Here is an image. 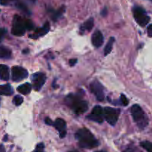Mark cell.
I'll return each mask as SVG.
<instances>
[{
	"label": "cell",
	"mask_w": 152,
	"mask_h": 152,
	"mask_svg": "<svg viewBox=\"0 0 152 152\" xmlns=\"http://www.w3.org/2000/svg\"><path fill=\"white\" fill-rule=\"evenodd\" d=\"M77 62V59H72L69 61V63L71 66H74L76 63Z\"/></svg>",
	"instance_id": "f546056e"
},
{
	"label": "cell",
	"mask_w": 152,
	"mask_h": 152,
	"mask_svg": "<svg viewBox=\"0 0 152 152\" xmlns=\"http://www.w3.org/2000/svg\"><path fill=\"white\" fill-rule=\"evenodd\" d=\"M140 145L148 152H152V142H148V141H144V142H141Z\"/></svg>",
	"instance_id": "ffe728a7"
},
{
	"label": "cell",
	"mask_w": 152,
	"mask_h": 152,
	"mask_svg": "<svg viewBox=\"0 0 152 152\" xmlns=\"http://www.w3.org/2000/svg\"><path fill=\"white\" fill-rule=\"evenodd\" d=\"M120 100H121L122 104H123V105H125V106L129 105V99H127V97H126L124 94H121V96H120Z\"/></svg>",
	"instance_id": "cb8c5ba5"
},
{
	"label": "cell",
	"mask_w": 152,
	"mask_h": 152,
	"mask_svg": "<svg viewBox=\"0 0 152 152\" xmlns=\"http://www.w3.org/2000/svg\"><path fill=\"white\" fill-rule=\"evenodd\" d=\"M69 152H79V151H76V150H73V151H69Z\"/></svg>",
	"instance_id": "1f68e13d"
},
{
	"label": "cell",
	"mask_w": 152,
	"mask_h": 152,
	"mask_svg": "<svg viewBox=\"0 0 152 152\" xmlns=\"http://www.w3.org/2000/svg\"><path fill=\"white\" fill-rule=\"evenodd\" d=\"M131 112H132L134 121L137 123L140 129H142L146 127L148 123V119L140 105H134L132 107Z\"/></svg>",
	"instance_id": "3957f363"
},
{
	"label": "cell",
	"mask_w": 152,
	"mask_h": 152,
	"mask_svg": "<svg viewBox=\"0 0 152 152\" xmlns=\"http://www.w3.org/2000/svg\"><path fill=\"white\" fill-rule=\"evenodd\" d=\"M46 80L45 74L43 73H36L32 76V82L34 84V88L36 91H39L45 84Z\"/></svg>",
	"instance_id": "9c48e42d"
},
{
	"label": "cell",
	"mask_w": 152,
	"mask_h": 152,
	"mask_svg": "<svg viewBox=\"0 0 152 152\" xmlns=\"http://www.w3.org/2000/svg\"><path fill=\"white\" fill-rule=\"evenodd\" d=\"M120 110L115 109L111 107H106L104 108V117L106 121L111 126H114L118 120Z\"/></svg>",
	"instance_id": "8992f818"
},
{
	"label": "cell",
	"mask_w": 152,
	"mask_h": 152,
	"mask_svg": "<svg viewBox=\"0 0 152 152\" xmlns=\"http://www.w3.org/2000/svg\"><path fill=\"white\" fill-rule=\"evenodd\" d=\"M114 39H115L114 37H111L108 40V43L106 44V46L105 48V50H104V52H105V56H107L108 54H109L111 53V50H112V47H113V44L114 42Z\"/></svg>",
	"instance_id": "d6986e66"
},
{
	"label": "cell",
	"mask_w": 152,
	"mask_h": 152,
	"mask_svg": "<svg viewBox=\"0 0 152 152\" xmlns=\"http://www.w3.org/2000/svg\"><path fill=\"white\" fill-rule=\"evenodd\" d=\"M28 73L26 69L19 66H14L12 68V80L14 82H19L27 78Z\"/></svg>",
	"instance_id": "52a82bcc"
},
{
	"label": "cell",
	"mask_w": 152,
	"mask_h": 152,
	"mask_svg": "<svg viewBox=\"0 0 152 152\" xmlns=\"http://www.w3.org/2000/svg\"><path fill=\"white\" fill-rule=\"evenodd\" d=\"M5 33H6V31L4 29V28H0V42L2 40L3 37H4V35H5Z\"/></svg>",
	"instance_id": "484cf974"
},
{
	"label": "cell",
	"mask_w": 152,
	"mask_h": 152,
	"mask_svg": "<svg viewBox=\"0 0 152 152\" xmlns=\"http://www.w3.org/2000/svg\"><path fill=\"white\" fill-rule=\"evenodd\" d=\"M36 152H45L44 151V145H43V143H39L38 145H37Z\"/></svg>",
	"instance_id": "d4e9b609"
},
{
	"label": "cell",
	"mask_w": 152,
	"mask_h": 152,
	"mask_svg": "<svg viewBox=\"0 0 152 152\" xmlns=\"http://www.w3.org/2000/svg\"><path fill=\"white\" fill-rule=\"evenodd\" d=\"M15 1V0H0V3H1V4H3V5H6V4H9L10 1Z\"/></svg>",
	"instance_id": "83f0119b"
},
{
	"label": "cell",
	"mask_w": 152,
	"mask_h": 152,
	"mask_svg": "<svg viewBox=\"0 0 152 152\" xmlns=\"http://www.w3.org/2000/svg\"><path fill=\"white\" fill-rule=\"evenodd\" d=\"M11 56V51L5 47L0 46V59H9Z\"/></svg>",
	"instance_id": "ac0fdd59"
},
{
	"label": "cell",
	"mask_w": 152,
	"mask_h": 152,
	"mask_svg": "<svg viewBox=\"0 0 152 152\" xmlns=\"http://www.w3.org/2000/svg\"><path fill=\"white\" fill-rule=\"evenodd\" d=\"M31 1H36V0H31Z\"/></svg>",
	"instance_id": "836d02e7"
},
{
	"label": "cell",
	"mask_w": 152,
	"mask_h": 152,
	"mask_svg": "<svg viewBox=\"0 0 152 152\" xmlns=\"http://www.w3.org/2000/svg\"><path fill=\"white\" fill-rule=\"evenodd\" d=\"M31 89H32V86L30 83H25L17 88L18 92L25 95L28 94L31 91Z\"/></svg>",
	"instance_id": "2e32d148"
},
{
	"label": "cell",
	"mask_w": 152,
	"mask_h": 152,
	"mask_svg": "<svg viewBox=\"0 0 152 152\" xmlns=\"http://www.w3.org/2000/svg\"><path fill=\"white\" fill-rule=\"evenodd\" d=\"M13 94V88L9 84L0 86V95L3 96H10Z\"/></svg>",
	"instance_id": "9a60e30c"
},
{
	"label": "cell",
	"mask_w": 152,
	"mask_h": 152,
	"mask_svg": "<svg viewBox=\"0 0 152 152\" xmlns=\"http://www.w3.org/2000/svg\"><path fill=\"white\" fill-rule=\"evenodd\" d=\"M45 121L46 124L49 125V126H53V121H52V120H50V118H48V117H47V118L45 119Z\"/></svg>",
	"instance_id": "f1b7e54d"
},
{
	"label": "cell",
	"mask_w": 152,
	"mask_h": 152,
	"mask_svg": "<svg viewBox=\"0 0 152 152\" xmlns=\"http://www.w3.org/2000/svg\"><path fill=\"white\" fill-rule=\"evenodd\" d=\"M26 28L25 25V20L19 15H15L13 20V27H12V34L14 36L21 37L25 34Z\"/></svg>",
	"instance_id": "277c9868"
},
{
	"label": "cell",
	"mask_w": 152,
	"mask_h": 152,
	"mask_svg": "<svg viewBox=\"0 0 152 152\" xmlns=\"http://www.w3.org/2000/svg\"><path fill=\"white\" fill-rule=\"evenodd\" d=\"M0 152H5V148L3 145H0Z\"/></svg>",
	"instance_id": "4dcf8cb0"
},
{
	"label": "cell",
	"mask_w": 152,
	"mask_h": 152,
	"mask_svg": "<svg viewBox=\"0 0 152 152\" xmlns=\"http://www.w3.org/2000/svg\"><path fill=\"white\" fill-rule=\"evenodd\" d=\"M49 30H50V25H49L48 22H46L42 28H37V29L36 30L34 35L30 36V37L33 39H37L39 38V37L45 35V34L48 32Z\"/></svg>",
	"instance_id": "4fadbf2b"
},
{
	"label": "cell",
	"mask_w": 152,
	"mask_h": 152,
	"mask_svg": "<svg viewBox=\"0 0 152 152\" xmlns=\"http://www.w3.org/2000/svg\"><path fill=\"white\" fill-rule=\"evenodd\" d=\"M13 102L16 105H20L23 102V98H22L21 96H19V95L15 96L14 98H13Z\"/></svg>",
	"instance_id": "7402d4cb"
},
{
	"label": "cell",
	"mask_w": 152,
	"mask_h": 152,
	"mask_svg": "<svg viewBox=\"0 0 152 152\" xmlns=\"http://www.w3.org/2000/svg\"><path fill=\"white\" fill-rule=\"evenodd\" d=\"M64 7H62V8L59 9V10H58L57 11H52V14H51V16H52V19H54V20H56V19H58L59 17H60L62 15V13H64Z\"/></svg>",
	"instance_id": "44dd1931"
},
{
	"label": "cell",
	"mask_w": 152,
	"mask_h": 152,
	"mask_svg": "<svg viewBox=\"0 0 152 152\" xmlns=\"http://www.w3.org/2000/svg\"><path fill=\"white\" fill-rule=\"evenodd\" d=\"M91 90L92 93L95 95L96 99L99 101H102L105 98V95H104L103 88L102 86L99 82L94 81L93 83L91 84Z\"/></svg>",
	"instance_id": "30bf717a"
},
{
	"label": "cell",
	"mask_w": 152,
	"mask_h": 152,
	"mask_svg": "<svg viewBox=\"0 0 152 152\" xmlns=\"http://www.w3.org/2000/svg\"><path fill=\"white\" fill-rule=\"evenodd\" d=\"M147 33H148V37H152V24L148 25V28H147Z\"/></svg>",
	"instance_id": "4316f807"
},
{
	"label": "cell",
	"mask_w": 152,
	"mask_h": 152,
	"mask_svg": "<svg viewBox=\"0 0 152 152\" xmlns=\"http://www.w3.org/2000/svg\"><path fill=\"white\" fill-rule=\"evenodd\" d=\"M104 118V109L99 105H96L92 110V112L90 115L88 116V119L96 123H102Z\"/></svg>",
	"instance_id": "ba28073f"
},
{
	"label": "cell",
	"mask_w": 152,
	"mask_h": 152,
	"mask_svg": "<svg viewBox=\"0 0 152 152\" xmlns=\"http://www.w3.org/2000/svg\"><path fill=\"white\" fill-rule=\"evenodd\" d=\"M96 152H105V151H96Z\"/></svg>",
	"instance_id": "d6a6232c"
},
{
	"label": "cell",
	"mask_w": 152,
	"mask_h": 152,
	"mask_svg": "<svg viewBox=\"0 0 152 152\" xmlns=\"http://www.w3.org/2000/svg\"><path fill=\"white\" fill-rule=\"evenodd\" d=\"M53 126L59 132L61 138H64L66 136V123L65 120L61 118H57L53 123Z\"/></svg>",
	"instance_id": "8fae6325"
},
{
	"label": "cell",
	"mask_w": 152,
	"mask_h": 152,
	"mask_svg": "<svg viewBox=\"0 0 152 152\" xmlns=\"http://www.w3.org/2000/svg\"><path fill=\"white\" fill-rule=\"evenodd\" d=\"M66 102L77 114H83L88 108V102L86 101L82 100L78 94H70L66 98Z\"/></svg>",
	"instance_id": "7a4b0ae2"
},
{
	"label": "cell",
	"mask_w": 152,
	"mask_h": 152,
	"mask_svg": "<svg viewBox=\"0 0 152 152\" xmlns=\"http://www.w3.org/2000/svg\"><path fill=\"white\" fill-rule=\"evenodd\" d=\"M25 28H26V30L31 31V30L34 29V24H33L32 21L30 20V19H26V20H25Z\"/></svg>",
	"instance_id": "603a6c76"
},
{
	"label": "cell",
	"mask_w": 152,
	"mask_h": 152,
	"mask_svg": "<svg viewBox=\"0 0 152 152\" xmlns=\"http://www.w3.org/2000/svg\"><path fill=\"white\" fill-rule=\"evenodd\" d=\"M103 41L104 38L102 33L99 31H95L91 37V42L93 45L96 48L100 47L103 44Z\"/></svg>",
	"instance_id": "7c38bea8"
},
{
	"label": "cell",
	"mask_w": 152,
	"mask_h": 152,
	"mask_svg": "<svg viewBox=\"0 0 152 152\" xmlns=\"http://www.w3.org/2000/svg\"><path fill=\"white\" fill-rule=\"evenodd\" d=\"M10 77L9 68L5 65H0V79L4 81H7Z\"/></svg>",
	"instance_id": "5bb4252c"
},
{
	"label": "cell",
	"mask_w": 152,
	"mask_h": 152,
	"mask_svg": "<svg viewBox=\"0 0 152 152\" xmlns=\"http://www.w3.org/2000/svg\"><path fill=\"white\" fill-rule=\"evenodd\" d=\"M93 26H94V19H92V18H91V19H88V20L86 21L83 25H82L81 28H80V30L83 31V32H84V31H90L93 28Z\"/></svg>",
	"instance_id": "e0dca14e"
},
{
	"label": "cell",
	"mask_w": 152,
	"mask_h": 152,
	"mask_svg": "<svg viewBox=\"0 0 152 152\" xmlns=\"http://www.w3.org/2000/svg\"><path fill=\"white\" fill-rule=\"evenodd\" d=\"M76 138L78 140L81 148H94L99 145V142L94 137L91 132L87 129H81L76 133Z\"/></svg>",
	"instance_id": "6da1fadb"
},
{
	"label": "cell",
	"mask_w": 152,
	"mask_h": 152,
	"mask_svg": "<svg viewBox=\"0 0 152 152\" xmlns=\"http://www.w3.org/2000/svg\"><path fill=\"white\" fill-rule=\"evenodd\" d=\"M0 102H1V99H0Z\"/></svg>",
	"instance_id": "e575fe53"
},
{
	"label": "cell",
	"mask_w": 152,
	"mask_h": 152,
	"mask_svg": "<svg viewBox=\"0 0 152 152\" xmlns=\"http://www.w3.org/2000/svg\"><path fill=\"white\" fill-rule=\"evenodd\" d=\"M133 13L135 20L140 26H145L149 22L150 17L147 15L146 12L142 7H134L133 9Z\"/></svg>",
	"instance_id": "5b68a950"
}]
</instances>
